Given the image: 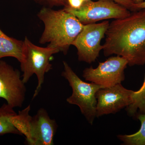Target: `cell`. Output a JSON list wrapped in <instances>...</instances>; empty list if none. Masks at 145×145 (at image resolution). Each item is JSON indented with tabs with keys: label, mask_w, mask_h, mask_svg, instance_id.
Returning <instances> with one entry per match:
<instances>
[{
	"label": "cell",
	"mask_w": 145,
	"mask_h": 145,
	"mask_svg": "<svg viewBox=\"0 0 145 145\" xmlns=\"http://www.w3.org/2000/svg\"><path fill=\"white\" fill-rule=\"evenodd\" d=\"M24 41L9 37L0 29V60L6 57L16 58L21 63L24 59Z\"/></svg>",
	"instance_id": "8fae6325"
},
{
	"label": "cell",
	"mask_w": 145,
	"mask_h": 145,
	"mask_svg": "<svg viewBox=\"0 0 145 145\" xmlns=\"http://www.w3.org/2000/svg\"><path fill=\"white\" fill-rule=\"evenodd\" d=\"M132 103L127 108L128 114L131 116L135 115L137 110L140 114L145 113V75L142 87L137 91H134L132 96Z\"/></svg>",
	"instance_id": "9a60e30c"
},
{
	"label": "cell",
	"mask_w": 145,
	"mask_h": 145,
	"mask_svg": "<svg viewBox=\"0 0 145 145\" xmlns=\"http://www.w3.org/2000/svg\"><path fill=\"white\" fill-rule=\"evenodd\" d=\"M68 5L71 8H78L82 5L83 0H67Z\"/></svg>",
	"instance_id": "ac0fdd59"
},
{
	"label": "cell",
	"mask_w": 145,
	"mask_h": 145,
	"mask_svg": "<svg viewBox=\"0 0 145 145\" xmlns=\"http://www.w3.org/2000/svg\"><path fill=\"white\" fill-rule=\"evenodd\" d=\"M115 2L121 5L133 12L137 11L135 7V3L134 0H112Z\"/></svg>",
	"instance_id": "e0dca14e"
},
{
	"label": "cell",
	"mask_w": 145,
	"mask_h": 145,
	"mask_svg": "<svg viewBox=\"0 0 145 145\" xmlns=\"http://www.w3.org/2000/svg\"><path fill=\"white\" fill-rule=\"evenodd\" d=\"M84 1H88V0H83Z\"/></svg>",
	"instance_id": "44dd1931"
},
{
	"label": "cell",
	"mask_w": 145,
	"mask_h": 145,
	"mask_svg": "<svg viewBox=\"0 0 145 145\" xmlns=\"http://www.w3.org/2000/svg\"><path fill=\"white\" fill-rule=\"evenodd\" d=\"M38 17L44 25L40 43H48V46L67 54L84 25L64 8L55 10L45 7L39 11Z\"/></svg>",
	"instance_id": "7a4b0ae2"
},
{
	"label": "cell",
	"mask_w": 145,
	"mask_h": 145,
	"mask_svg": "<svg viewBox=\"0 0 145 145\" xmlns=\"http://www.w3.org/2000/svg\"><path fill=\"white\" fill-rule=\"evenodd\" d=\"M137 118L141 123L139 131L131 135H119L117 136L125 145H145V113L139 114Z\"/></svg>",
	"instance_id": "5bb4252c"
},
{
	"label": "cell",
	"mask_w": 145,
	"mask_h": 145,
	"mask_svg": "<svg viewBox=\"0 0 145 145\" xmlns=\"http://www.w3.org/2000/svg\"><path fill=\"white\" fill-rule=\"evenodd\" d=\"M21 73L6 62L0 60V98L13 107H21L25 100L26 88Z\"/></svg>",
	"instance_id": "ba28073f"
},
{
	"label": "cell",
	"mask_w": 145,
	"mask_h": 145,
	"mask_svg": "<svg viewBox=\"0 0 145 145\" xmlns=\"http://www.w3.org/2000/svg\"><path fill=\"white\" fill-rule=\"evenodd\" d=\"M13 108L7 103L0 107V136L8 134L22 135L10 121V117L17 114Z\"/></svg>",
	"instance_id": "7c38bea8"
},
{
	"label": "cell",
	"mask_w": 145,
	"mask_h": 145,
	"mask_svg": "<svg viewBox=\"0 0 145 145\" xmlns=\"http://www.w3.org/2000/svg\"><path fill=\"white\" fill-rule=\"evenodd\" d=\"M64 70L61 75L67 80L72 89V95L67 101L71 105L78 106L82 114L90 124L96 117L97 99L96 93L105 88L94 83L85 82L79 78L67 62H63Z\"/></svg>",
	"instance_id": "277c9868"
},
{
	"label": "cell",
	"mask_w": 145,
	"mask_h": 145,
	"mask_svg": "<svg viewBox=\"0 0 145 145\" xmlns=\"http://www.w3.org/2000/svg\"><path fill=\"white\" fill-rule=\"evenodd\" d=\"M58 125L54 119L50 117L46 110L39 109L31 117L30 136L26 141L30 145H52Z\"/></svg>",
	"instance_id": "30bf717a"
},
{
	"label": "cell",
	"mask_w": 145,
	"mask_h": 145,
	"mask_svg": "<svg viewBox=\"0 0 145 145\" xmlns=\"http://www.w3.org/2000/svg\"><path fill=\"white\" fill-rule=\"evenodd\" d=\"M103 45L105 56L123 57L130 66L145 64V8L112 21Z\"/></svg>",
	"instance_id": "6da1fadb"
},
{
	"label": "cell",
	"mask_w": 145,
	"mask_h": 145,
	"mask_svg": "<svg viewBox=\"0 0 145 145\" xmlns=\"http://www.w3.org/2000/svg\"><path fill=\"white\" fill-rule=\"evenodd\" d=\"M24 41V59L20 63L21 70L23 73L22 78L25 84L34 74L37 76L38 85L32 98L34 99L41 90L46 73L52 69V65L50 63L51 58L54 54L60 51L59 50L49 46H38L31 42L27 36Z\"/></svg>",
	"instance_id": "3957f363"
},
{
	"label": "cell",
	"mask_w": 145,
	"mask_h": 145,
	"mask_svg": "<svg viewBox=\"0 0 145 145\" xmlns=\"http://www.w3.org/2000/svg\"><path fill=\"white\" fill-rule=\"evenodd\" d=\"M127 65V61L123 57L118 55L110 57L99 63L96 68L92 67L86 68L83 71V77L86 81L105 88L112 86L124 80V70Z\"/></svg>",
	"instance_id": "52a82bcc"
},
{
	"label": "cell",
	"mask_w": 145,
	"mask_h": 145,
	"mask_svg": "<svg viewBox=\"0 0 145 145\" xmlns=\"http://www.w3.org/2000/svg\"><path fill=\"white\" fill-rule=\"evenodd\" d=\"M30 110L31 107L29 105L22 110L19 111L18 113L10 119L12 124L22 135L25 136L26 141L29 140L30 136V121L32 117L29 114Z\"/></svg>",
	"instance_id": "4fadbf2b"
},
{
	"label": "cell",
	"mask_w": 145,
	"mask_h": 145,
	"mask_svg": "<svg viewBox=\"0 0 145 145\" xmlns=\"http://www.w3.org/2000/svg\"><path fill=\"white\" fill-rule=\"evenodd\" d=\"M63 8L84 25L108 19H122L131 14L127 8L112 0H88L84 1L79 8H71L67 4Z\"/></svg>",
	"instance_id": "5b68a950"
},
{
	"label": "cell",
	"mask_w": 145,
	"mask_h": 145,
	"mask_svg": "<svg viewBox=\"0 0 145 145\" xmlns=\"http://www.w3.org/2000/svg\"><path fill=\"white\" fill-rule=\"evenodd\" d=\"M133 91L125 88L121 83L100 89L96 93V117L114 114L132 103Z\"/></svg>",
	"instance_id": "9c48e42d"
},
{
	"label": "cell",
	"mask_w": 145,
	"mask_h": 145,
	"mask_svg": "<svg viewBox=\"0 0 145 145\" xmlns=\"http://www.w3.org/2000/svg\"><path fill=\"white\" fill-rule=\"evenodd\" d=\"M109 24L108 21H105L101 23L84 25L72 44L77 50L79 61L89 64L96 61L103 48L101 41L105 36Z\"/></svg>",
	"instance_id": "8992f818"
},
{
	"label": "cell",
	"mask_w": 145,
	"mask_h": 145,
	"mask_svg": "<svg viewBox=\"0 0 145 145\" xmlns=\"http://www.w3.org/2000/svg\"><path fill=\"white\" fill-rule=\"evenodd\" d=\"M135 3H140L144 1V0H134Z\"/></svg>",
	"instance_id": "ffe728a7"
},
{
	"label": "cell",
	"mask_w": 145,
	"mask_h": 145,
	"mask_svg": "<svg viewBox=\"0 0 145 145\" xmlns=\"http://www.w3.org/2000/svg\"><path fill=\"white\" fill-rule=\"evenodd\" d=\"M35 2L45 7H51L54 6H65L67 4V0H33Z\"/></svg>",
	"instance_id": "2e32d148"
},
{
	"label": "cell",
	"mask_w": 145,
	"mask_h": 145,
	"mask_svg": "<svg viewBox=\"0 0 145 145\" xmlns=\"http://www.w3.org/2000/svg\"><path fill=\"white\" fill-rule=\"evenodd\" d=\"M135 7L137 10L142 9H144L145 8V1H144L140 3H135Z\"/></svg>",
	"instance_id": "d6986e66"
}]
</instances>
